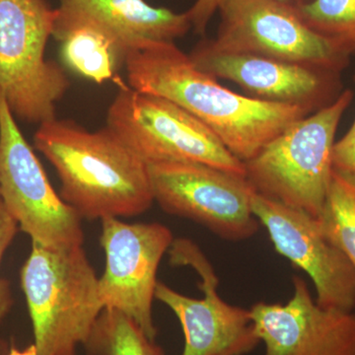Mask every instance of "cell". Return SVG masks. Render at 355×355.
<instances>
[{"label": "cell", "mask_w": 355, "mask_h": 355, "mask_svg": "<svg viewBox=\"0 0 355 355\" xmlns=\"http://www.w3.org/2000/svg\"><path fill=\"white\" fill-rule=\"evenodd\" d=\"M277 1L282 2V3L286 4V6L294 7V8H298L299 6H302V4L306 3V2L309 1V0H277Z\"/></svg>", "instance_id": "cb8c5ba5"}, {"label": "cell", "mask_w": 355, "mask_h": 355, "mask_svg": "<svg viewBox=\"0 0 355 355\" xmlns=\"http://www.w3.org/2000/svg\"><path fill=\"white\" fill-rule=\"evenodd\" d=\"M121 86L106 127L147 165L202 163L246 176L245 163L193 114L167 98Z\"/></svg>", "instance_id": "8992f818"}, {"label": "cell", "mask_w": 355, "mask_h": 355, "mask_svg": "<svg viewBox=\"0 0 355 355\" xmlns=\"http://www.w3.org/2000/svg\"><path fill=\"white\" fill-rule=\"evenodd\" d=\"M333 164L336 169L355 174V119L347 133L336 141Z\"/></svg>", "instance_id": "44dd1931"}, {"label": "cell", "mask_w": 355, "mask_h": 355, "mask_svg": "<svg viewBox=\"0 0 355 355\" xmlns=\"http://www.w3.org/2000/svg\"><path fill=\"white\" fill-rule=\"evenodd\" d=\"M252 209L270 235L277 253L304 270L324 308L352 312L355 268L345 254L327 239L317 218L254 191Z\"/></svg>", "instance_id": "7c38bea8"}, {"label": "cell", "mask_w": 355, "mask_h": 355, "mask_svg": "<svg viewBox=\"0 0 355 355\" xmlns=\"http://www.w3.org/2000/svg\"><path fill=\"white\" fill-rule=\"evenodd\" d=\"M88 345L101 355H165L130 318L113 309L103 311Z\"/></svg>", "instance_id": "d6986e66"}, {"label": "cell", "mask_w": 355, "mask_h": 355, "mask_svg": "<svg viewBox=\"0 0 355 355\" xmlns=\"http://www.w3.org/2000/svg\"><path fill=\"white\" fill-rule=\"evenodd\" d=\"M6 355H38V352H37L36 345L33 343L27 349L23 350H19L14 347H11V349L9 350L8 354Z\"/></svg>", "instance_id": "603a6c76"}, {"label": "cell", "mask_w": 355, "mask_h": 355, "mask_svg": "<svg viewBox=\"0 0 355 355\" xmlns=\"http://www.w3.org/2000/svg\"><path fill=\"white\" fill-rule=\"evenodd\" d=\"M128 86L167 98L212 130L229 151L247 162L299 119L314 113L239 94L198 69L175 43H156L130 53Z\"/></svg>", "instance_id": "6da1fadb"}, {"label": "cell", "mask_w": 355, "mask_h": 355, "mask_svg": "<svg viewBox=\"0 0 355 355\" xmlns=\"http://www.w3.org/2000/svg\"><path fill=\"white\" fill-rule=\"evenodd\" d=\"M189 57L205 73L237 84L248 96L263 101L316 112L340 93L338 72L261 55L220 53L210 49L205 40Z\"/></svg>", "instance_id": "4fadbf2b"}, {"label": "cell", "mask_w": 355, "mask_h": 355, "mask_svg": "<svg viewBox=\"0 0 355 355\" xmlns=\"http://www.w3.org/2000/svg\"><path fill=\"white\" fill-rule=\"evenodd\" d=\"M352 98L350 89L342 91L330 104L294 121L245 162L254 191L318 218L333 174L336 130Z\"/></svg>", "instance_id": "277c9868"}, {"label": "cell", "mask_w": 355, "mask_h": 355, "mask_svg": "<svg viewBox=\"0 0 355 355\" xmlns=\"http://www.w3.org/2000/svg\"><path fill=\"white\" fill-rule=\"evenodd\" d=\"M21 286L38 355H74L88 345L104 306L83 246L53 249L32 242Z\"/></svg>", "instance_id": "3957f363"}, {"label": "cell", "mask_w": 355, "mask_h": 355, "mask_svg": "<svg viewBox=\"0 0 355 355\" xmlns=\"http://www.w3.org/2000/svg\"><path fill=\"white\" fill-rule=\"evenodd\" d=\"M2 349H2L1 345H0V355H2Z\"/></svg>", "instance_id": "d4e9b609"}, {"label": "cell", "mask_w": 355, "mask_h": 355, "mask_svg": "<svg viewBox=\"0 0 355 355\" xmlns=\"http://www.w3.org/2000/svg\"><path fill=\"white\" fill-rule=\"evenodd\" d=\"M83 11L113 34L128 55L156 43H175L191 29L188 14L146 0H60Z\"/></svg>", "instance_id": "9a60e30c"}, {"label": "cell", "mask_w": 355, "mask_h": 355, "mask_svg": "<svg viewBox=\"0 0 355 355\" xmlns=\"http://www.w3.org/2000/svg\"><path fill=\"white\" fill-rule=\"evenodd\" d=\"M317 220L327 239L347 256L355 268V174L334 167Z\"/></svg>", "instance_id": "e0dca14e"}, {"label": "cell", "mask_w": 355, "mask_h": 355, "mask_svg": "<svg viewBox=\"0 0 355 355\" xmlns=\"http://www.w3.org/2000/svg\"><path fill=\"white\" fill-rule=\"evenodd\" d=\"M214 39L205 40L220 53H246L340 71L345 53L306 24L297 9L277 0H220Z\"/></svg>", "instance_id": "ba28073f"}, {"label": "cell", "mask_w": 355, "mask_h": 355, "mask_svg": "<svg viewBox=\"0 0 355 355\" xmlns=\"http://www.w3.org/2000/svg\"><path fill=\"white\" fill-rule=\"evenodd\" d=\"M168 253L175 266H190L200 275L203 297L179 293L158 282L155 298L169 307L184 336L182 355H246L259 343L250 310L228 304L217 293L219 280L200 248L188 239H175Z\"/></svg>", "instance_id": "8fae6325"}, {"label": "cell", "mask_w": 355, "mask_h": 355, "mask_svg": "<svg viewBox=\"0 0 355 355\" xmlns=\"http://www.w3.org/2000/svg\"><path fill=\"white\" fill-rule=\"evenodd\" d=\"M147 166L154 202L164 211L198 222L229 241L258 232L261 224L252 209L254 191L246 176L202 163Z\"/></svg>", "instance_id": "9c48e42d"}, {"label": "cell", "mask_w": 355, "mask_h": 355, "mask_svg": "<svg viewBox=\"0 0 355 355\" xmlns=\"http://www.w3.org/2000/svg\"><path fill=\"white\" fill-rule=\"evenodd\" d=\"M299 15L317 34L340 53H355V0H309L298 7Z\"/></svg>", "instance_id": "ac0fdd59"}, {"label": "cell", "mask_w": 355, "mask_h": 355, "mask_svg": "<svg viewBox=\"0 0 355 355\" xmlns=\"http://www.w3.org/2000/svg\"><path fill=\"white\" fill-rule=\"evenodd\" d=\"M0 198L32 242L83 246L80 216L53 190L0 91Z\"/></svg>", "instance_id": "52a82bcc"}, {"label": "cell", "mask_w": 355, "mask_h": 355, "mask_svg": "<svg viewBox=\"0 0 355 355\" xmlns=\"http://www.w3.org/2000/svg\"><path fill=\"white\" fill-rule=\"evenodd\" d=\"M286 304L259 302L250 309L265 355H355V313L324 308L304 279H292Z\"/></svg>", "instance_id": "5bb4252c"}, {"label": "cell", "mask_w": 355, "mask_h": 355, "mask_svg": "<svg viewBox=\"0 0 355 355\" xmlns=\"http://www.w3.org/2000/svg\"><path fill=\"white\" fill-rule=\"evenodd\" d=\"M101 229L106 268L99 277V293L104 309L123 313L155 340L153 304L158 268L174 236L157 222L130 224L116 217L103 218Z\"/></svg>", "instance_id": "30bf717a"}, {"label": "cell", "mask_w": 355, "mask_h": 355, "mask_svg": "<svg viewBox=\"0 0 355 355\" xmlns=\"http://www.w3.org/2000/svg\"><path fill=\"white\" fill-rule=\"evenodd\" d=\"M34 146L57 171L60 197L81 218L137 216L153 205L148 166L107 127L90 132L55 118L39 125Z\"/></svg>", "instance_id": "7a4b0ae2"}, {"label": "cell", "mask_w": 355, "mask_h": 355, "mask_svg": "<svg viewBox=\"0 0 355 355\" xmlns=\"http://www.w3.org/2000/svg\"><path fill=\"white\" fill-rule=\"evenodd\" d=\"M18 229L19 225L7 211L0 198V263L7 248L17 234ZM11 306H12V296H11L10 287L6 279L0 277V322L6 316Z\"/></svg>", "instance_id": "ffe728a7"}, {"label": "cell", "mask_w": 355, "mask_h": 355, "mask_svg": "<svg viewBox=\"0 0 355 355\" xmlns=\"http://www.w3.org/2000/svg\"><path fill=\"white\" fill-rule=\"evenodd\" d=\"M55 17L57 8L46 0H0V91L26 123L57 118L69 88L62 67L46 58Z\"/></svg>", "instance_id": "5b68a950"}, {"label": "cell", "mask_w": 355, "mask_h": 355, "mask_svg": "<svg viewBox=\"0 0 355 355\" xmlns=\"http://www.w3.org/2000/svg\"><path fill=\"white\" fill-rule=\"evenodd\" d=\"M220 0H196L193 6L187 11L191 28L197 34L207 31L210 20L217 13Z\"/></svg>", "instance_id": "7402d4cb"}, {"label": "cell", "mask_w": 355, "mask_h": 355, "mask_svg": "<svg viewBox=\"0 0 355 355\" xmlns=\"http://www.w3.org/2000/svg\"><path fill=\"white\" fill-rule=\"evenodd\" d=\"M53 38L69 69L98 84L113 79L125 67L128 53L118 39L88 14L60 3Z\"/></svg>", "instance_id": "2e32d148"}]
</instances>
